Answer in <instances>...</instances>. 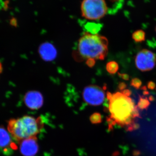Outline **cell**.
Masks as SVG:
<instances>
[{"label": "cell", "mask_w": 156, "mask_h": 156, "mask_svg": "<svg viewBox=\"0 0 156 156\" xmlns=\"http://www.w3.org/2000/svg\"><path fill=\"white\" fill-rule=\"evenodd\" d=\"M85 27L87 32L93 34H97L101 28L100 24H97L94 23H89L86 24Z\"/></svg>", "instance_id": "8fae6325"}, {"label": "cell", "mask_w": 156, "mask_h": 156, "mask_svg": "<svg viewBox=\"0 0 156 156\" xmlns=\"http://www.w3.org/2000/svg\"><path fill=\"white\" fill-rule=\"evenodd\" d=\"M24 101L26 105L29 108L36 110L41 108L43 105L44 98L40 92L37 91H30L25 94Z\"/></svg>", "instance_id": "9c48e42d"}, {"label": "cell", "mask_w": 156, "mask_h": 156, "mask_svg": "<svg viewBox=\"0 0 156 156\" xmlns=\"http://www.w3.org/2000/svg\"><path fill=\"white\" fill-rule=\"evenodd\" d=\"M145 32L143 30H139L133 33L132 37L135 42L140 43L145 41Z\"/></svg>", "instance_id": "4fadbf2b"}, {"label": "cell", "mask_w": 156, "mask_h": 156, "mask_svg": "<svg viewBox=\"0 0 156 156\" xmlns=\"http://www.w3.org/2000/svg\"><path fill=\"white\" fill-rule=\"evenodd\" d=\"M121 92L126 96L129 97L131 94V92L129 89H125L122 91H121Z\"/></svg>", "instance_id": "44dd1931"}, {"label": "cell", "mask_w": 156, "mask_h": 156, "mask_svg": "<svg viewBox=\"0 0 156 156\" xmlns=\"http://www.w3.org/2000/svg\"><path fill=\"white\" fill-rule=\"evenodd\" d=\"M118 75L119 77L126 81L129 80V78H130L129 76L126 73H118Z\"/></svg>", "instance_id": "ac0fdd59"}, {"label": "cell", "mask_w": 156, "mask_h": 156, "mask_svg": "<svg viewBox=\"0 0 156 156\" xmlns=\"http://www.w3.org/2000/svg\"><path fill=\"white\" fill-rule=\"evenodd\" d=\"M87 65H88V66H89L90 67H92V66H93L95 65V59H87Z\"/></svg>", "instance_id": "ffe728a7"}, {"label": "cell", "mask_w": 156, "mask_h": 156, "mask_svg": "<svg viewBox=\"0 0 156 156\" xmlns=\"http://www.w3.org/2000/svg\"><path fill=\"white\" fill-rule=\"evenodd\" d=\"M44 127L42 119L25 115L11 119L8 123V131L11 137L20 143L24 140L35 137Z\"/></svg>", "instance_id": "3957f363"}, {"label": "cell", "mask_w": 156, "mask_h": 156, "mask_svg": "<svg viewBox=\"0 0 156 156\" xmlns=\"http://www.w3.org/2000/svg\"><path fill=\"white\" fill-rule=\"evenodd\" d=\"M131 86L136 89H139L142 85L141 81L139 79L137 78H134L131 80L130 83Z\"/></svg>", "instance_id": "9a60e30c"}, {"label": "cell", "mask_w": 156, "mask_h": 156, "mask_svg": "<svg viewBox=\"0 0 156 156\" xmlns=\"http://www.w3.org/2000/svg\"><path fill=\"white\" fill-rule=\"evenodd\" d=\"M82 15L89 20H97L104 17L108 11L105 0H83L81 4Z\"/></svg>", "instance_id": "277c9868"}, {"label": "cell", "mask_w": 156, "mask_h": 156, "mask_svg": "<svg viewBox=\"0 0 156 156\" xmlns=\"http://www.w3.org/2000/svg\"><path fill=\"white\" fill-rule=\"evenodd\" d=\"M136 68L142 72L153 69L156 64V55L150 50L143 49L136 54L135 59Z\"/></svg>", "instance_id": "5b68a950"}, {"label": "cell", "mask_w": 156, "mask_h": 156, "mask_svg": "<svg viewBox=\"0 0 156 156\" xmlns=\"http://www.w3.org/2000/svg\"><path fill=\"white\" fill-rule=\"evenodd\" d=\"M3 70L2 65V63L0 62V74L2 73Z\"/></svg>", "instance_id": "603a6c76"}, {"label": "cell", "mask_w": 156, "mask_h": 156, "mask_svg": "<svg viewBox=\"0 0 156 156\" xmlns=\"http://www.w3.org/2000/svg\"><path fill=\"white\" fill-rule=\"evenodd\" d=\"M39 53L42 59L46 61H51L56 58L57 51L53 45L50 43H44L39 47Z\"/></svg>", "instance_id": "30bf717a"}, {"label": "cell", "mask_w": 156, "mask_h": 156, "mask_svg": "<svg viewBox=\"0 0 156 156\" xmlns=\"http://www.w3.org/2000/svg\"><path fill=\"white\" fill-rule=\"evenodd\" d=\"M108 109L110 113L108 119L109 129L117 126L128 131H133L138 128L136 120L139 118V109L131 98L117 92L107 93Z\"/></svg>", "instance_id": "6da1fadb"}, {"label": "cell", "mask_w": 156, "mask_h": 156, "mask_svg": "<svg viewBox=\"0 0 156 156\" xmlns=\"http://www.w3.org/2000/svg\"><path fill=\"white\" fill-rule=\"evenodd\" d=\"M20 150L23 155L34 156L38 151L36 136L30 137L20 143Z\"/></svg>", "instance_id": "ba28073f"}, {"label": "cell", "mask_w": 156, "mask_h": 156, "mask_svg": "<svg viewBox=\"0 0 156 156\" xmlns=\"http://www.w3.org/2000/svg\"><path fill=\"white\" fill-rule=\"evenodd\" d=\"M101 115L98 113H95L90 117V120L92 123L97 124L101 122Z\"/></svg>", "instance_id": "2e32d148"}, {"label": "cell", "mask_w": 156, "mask_h": 156, "mask_svg": "<svg viewBox=\"0 0 156 156\" xmlns=\"http://www.w3.org/2000/svg\"><path fill=\"white\" fill-rule=\"evenodd\" d=\"M111 1L113 2H117V1H120V0H111Z\"/></svg>", "instance_id": "cb8c5ba5"}, {"label": "cell", "mask_w": 156, "mask_h": 156, "mask_svg": "<svg viewBox=\"0 0 156 156\" xmlns=\"http://www.w3.org/2000/svg\"><path fill=\"white\" fill-rule=\"evenodd\" d=\"M11 24L13 26L16 27L17 26V21L14 18L11 20Z\"/></svg>", "instance_id": "7402d4cb"}, {"label": "cell", "mask_w": 156, "mask_h": 156, "mask_svg": "<svg viewBox=\"0 0 156 156\" xmlns=\"http://www.w3.org/2000/svg\"><path fill=\"white\" fill-rule=\"evenodd\" d=\"M126 87H127V85L124 82H120L118 85V89L121 91L126 89Z\"/></svg>", "instance_id": "d6986e66"}, {"label": "cell", "mask_w": 156, "mask_h": 156, "mask_svg": "<svg viewBox=\"0 0 156 156\" xmlns=\"http://www.w3.org/2000/svg\"><path fill=\"white\" fill-rule=\"evenodd\" d=\"M106 68L108 72L111 74H114L119 70V64L116 62L110 61L107 63Z\"/></svg>", "instance_id": "5bb4252c"}, {"label": "cell", "mask_w": 156, "mask_h": 156, "mask_svg": "<svg viewBox=\"0 0 156 156\" xmlns=\"http://www.w3.org/2000/svg\"><path fill=\"white\" fill-rule=\"evenodd\" d=\"M84 101L88 104L98 106L103 103L105 98L104 89L98 86L90 85L86 87L83 92Z\"/></svg>", "instance_id": "8992f818"}, {"label": "cell", "mask_w": 156, "mask_h": 156, "mask_svg": "<svg viewBox=\"0 0 156 156\" xmlns=\"http://www.w3.org/2000/svg\"><path fill=\"white\" fill-rule=\"evenodd\" d=\"M10 135L5 128L2 126H0V149L6 155H11L16 147L12 142Z\"/></svg>", "instance_id": "52a82bcc"}, {"label": "cell", "mask_w": 156, "mask_h": 156, "mask_svg": "<svg viewBox=\"0 0 156 156\" xmlns=\"http://www.w3.org/2000/svg\"><path fill=\"white\" fill-rule=\"evenodd\" d=\"M147 87L148 89H150V90H154L156 89V85L154 82L153 81H149L148 82L147 84Z\"/></svg>", "instance_id": "e0dca14e"}, {"label": "cell", "mask_w": 156, "mask_h": 156, "mask_svg": "<svg viewBox=\"0 0 156 156\" xmlns=\"http://www.w3.org/2000/svg\"><path fill=\"white\" fill-rule=\"evenodd\" d=\"M108 51V41L98 34L84 33L79 41L78 53L84 59L103 60Z\"/></svg>", "instance_id": "7a4b0ae2"}, {"label": "cell", "mask_w": 156, "mask_h": 156, "mask_svg": "<svg viewBox=\"0 0 156 156\" xmlns=\"http://www.w3.org/2000/svg\"><path fill=\"white\" fill-rule=\"evenodd\" d=\"M139 99L137 103V107L139 109H146L149 106L150 104L149 98L145 96L140 95Z\"/></svg>", "instance_id": "7c38bea8"}, {"label": "cell", "mask_w": 156, "mask_h": 156, "mask_svg": "<svg viewBox=\"0 0 156 156\" xmlns=\"http://www.w3.org/2000/svg\"></svg>", "instance_id": "d4e9b609"}]
</instances>
